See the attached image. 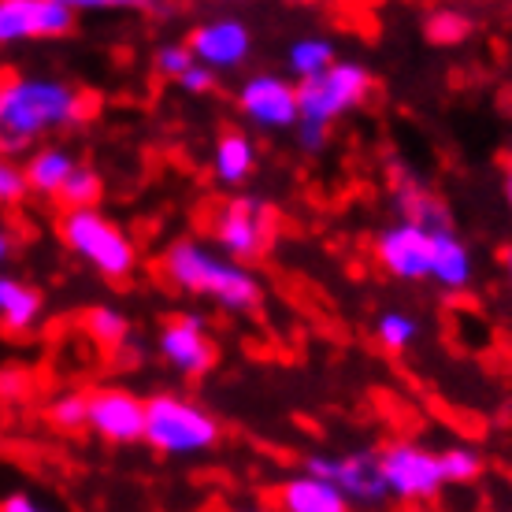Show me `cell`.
<instances>
[{
  "label": "cell",
  "mask_w": 512,
  "mask_h": 512,
  "mask_svg": "<svg viewBox=\"0 0 512 512\" xmlns=\"http://www.w3.org/2000/svg\"><path fill=\"white\" fill-rule=\"evenodd\" d=\"M90 112V97L67 82L0 75V149L4 153H19L52 130L78 127Z\"/></svg>",
  "instance_id": "cell-1"
},
{
  "label": "cell",
  "mask_w": 512,
  "mask_h": 512,
  "mask_svg": "<svg viewBox=\"0 0 512 512\" xmlns=\"http://www.w3.org/2000/svg\"><path fill=\"white\" fill-rule=\"evenodd\" d=\"M164 275L171 279V286H179L186 294L212 297L231 312L256 308V301H260V282H256L253 271L219 256L208 245L193 242V238H182L167 249Z\"/></svg>",
  "instance_id": "cell-2"
},
{
  "label": "cell",
  "mask_w": 512,
  "mask_h": 512,
  "mask_svg": "<svg viewBox=\"0 0 512 512\" xmlns=\"http://www.w3.org/2000/svg\"><path fill=\"white\" fill-rule=\"evenodd\" d=\"M167 457H193L219 442V423L201 405L179 394H156L145 401V438Z\"/></svg>",
  "instance_id": "cell-3"
},
{
  "label": "cell",
  "mask_w": 512,
  "mask_h": 512,
  "mask_svg": "<svg viewBox=\"0 0 512 512\" xmlns=\"http://www.w3.org/2000/svg\"><path fill=\"white\" fill-rule=\"evenodd\" d=\"M372 93V75L368 67L338 60V64L320 78H308L297 86V123L316 130H327L334 119H342L346 112H353L364 97Z\"/></svg>",
  "instance_id": "cell-4"
},
{
  "label": "cell",
  "mask_w": 512,
  "mask_h": 512,
  "mask_svg": "<svg viewBox=\"0 0 512 512\" xmlns=\"http://www.w3.org/2000/svg\"><path fill=\"white\" fill-rule=\"evenodd\" d=\"M60 234L90 268H97L108 279H123L134 271V242L97 208L67 212L64 223H60Z\"/></svg>",
  "instance_id": "cell-5"
},
{
  "label": "cell",
  "mask_w": 512,
  "mask_h": 512,
  "mask_svg": "<svg viewBox=\"0 0 512 512\" xmlns=\"http://www.w3.org/2000/svg\"><path fill=\"white\" fill-rule=\"evenodd\" d=\"M379 472H383L386 494L405 501H431L446 487L438 453L416 446V442H394L379 453Z\"/></svg>",
  "instance_id": "cell-6"
},
{
  "label": "cell",
  "mask_w": 512,
  "mask_h": 512,
  "mask_svg": "<svg viewBox=\"0 0 512 512\" xmlns=\"http://www.w3.org/2000/svg\"><path fill=\"white\" fill-rule=\"evenodd\" d=\"M305 475H316L323 483H334L342 490L346 501H360V505H379L386 494L383 472H379V453L372 449H357V453H342V457H308Z\"/></svg>",
  "instance_id": "cell-7"
},
{
  "label": "cell",
  "mask_w": 512,
  "mask_h": 512,
  "mask_svg": "<svg viewBox=\"0 0 512 512\" xmlns=\"http://www.w3.org/2000/svg\"><path fill=\"white\" fill-rule=\"evenodd\" d=\"M75 12L67 0H0V45L60 38L75 26Z\"/></svg>",
  "instance_id": "cell-8"
},
{
  "label": "cell",
  "mask_w": 512,
  "mask_h": 512,
  "mask_svg": "<svg viewBox=\"0 0 512 512\" xmlns=\"http://www.w3.org/2000/svg\"><path fill=\"white\" fill-rule=\"evenodd\" d=\"M375 260L383 264L386 275L405 282L431 279V231L416 223H394L375 238Z\"/></svg>",
  "instance_id": "cell-9"
},
{
  "label": "cell",
  "mask_w": 512,
  "mask_h": 512,
  "mask_svg": "<svg viewBox=\"0 0 512 512\" xmlns=\"http://www.w3.org/2000/svg\"><path fill=\"white\" fill-rule=\"evenodd\" d=\"M242 116L260 130H286L297 127V86H290L279 75H253L238 90Z\"/></svg>",
  "instance_id": "cell-10"
},
{
  "label": "cell",
  "mask_w": 512,
  "mask_h": 512,
  "mask_svg": "<svg viewBox=\"0 0 512 512\" xmlns=\"http://www.w3.org/2000/svg\"><path fill=\"white\" fill-rule=\"evenodd\" d=\"M271 212L253 197H234L219 208L216 216V242L231 256H256L268 242Z\"/></svg>",
  "instance_id": "cell-11"
},
{
  "label": "cell",
  "mask_w": 512,
  "mask_h": 512,
  "mask_svg": "<svg viewBox=\"0 0 512 512\" xmlns=\"http://www.w3.org/2000/svg\"><path fill=\"white\" fill-rule=\"evenodd\" d=\"M249 49H253V34H249V26H245L242 19H231V15L197 26V30H193V38H190L193 60H197L201 67H208L212 75H216V71H231V67L245 64Z\"/></svg>",
  "instance_id": "cell-12"
},
{
  "label": "cell",
  "mask_w": 512,
  "mask_h": 512,
  "mask_svg": "<svg viewBox=\"0 0 512 512\" xmlns=\"http://www.w3.org/2000/svg\"><path fill=\"white\" fill-rule=\"evenodd\" d=\"M160 357L182 375H205L212 364H216V346L205 334L197 316H182V320H171L160 331Z\"/></svg>",
  "instance_id": "cell-13"
},
{
  "label": "cell",
  "mask_w": 512,
  "mask_h": 512,
  "mask_svg": "<svg viewBox=\"0 0 512 512\" xmlns=\"http://www.w3.org/2000/svg\"><path fill=\"white\" fill-rule=\"evenodd\" d=\"M108 442H141L145 438V401L127 390H101L90 394V423Z\"/></svg>",
  "instance_id": "cell-14"
},
{
  "label": "cell",
  "mask_w": 512,
  "mask_h": 512,
  "mask_svg": "<svg viewBox=\"0 0 512 512\" xmlns=\"http://www.w3.org/2000/svg\"><path fill=\"white\" fill-rule=\"evenodd\" d=\"M282 512H349V501L334 483H323L316 475H294L279 487Z\"/></svg>",
  "instance_id": "cell-15"
},
{
  "label": "cell",
  "mask_w": 512,
  "mask_h": 512,
  "mask_svg": "<svg viewBox=\"0 0 512 512\" xmlns=\"http://www.w3.org/2000/svg\"><path fill=\"white\" fill-rule=\"evenodd\" d=\"M431 279L442 290H464L472 282V253L453 231L431 234Z\"/></svg>",
  "instance_id": "cell-16"
},
{
  "label": "cell",
  "mask_w": 512,
  "mask_h": 512,
  "mask_svg": "<svg viewBox=\"0 0 512 512\" xmlns=\"http://www.w3.org/2000/svg\"><path fill=\"white\" fill-rule=\"evenodd\" d=\"M75 156L67 153V149H38V153L26 160L23 167V179H26V190H38L45 197H60V190L67 186V179L75 175Z\"/></svg>",
  "instance_id": "cell-17"
},
{
  "label": "cell",
  "mask_w": 512,
  "mask_h": 512,
  "mask_svg": "<svg viewBox=\"0 0 512 512\" xmlns=\"http://www.w3.org/2000/svg\"><path fill=\"white\" fill-rule=\"evenodd\" d=\"M212 171L223 186H242L249 175L256 171V149L245 134H223L216 141V153H212Z\"/></svg>",
  "instance_id": "cell-18"
},
{
  "label": "cell",
  "mask_w": 512,
  "mask_h": 512,
  "mask_svg": "<svg viewBox=\"0 0 512 512\" xmlns=\"http://www.w3.org/2000/svg\"><path fill=\"white\" fill-rule=\"evenodd\" d=\"M41 316V294L34 286H26L23 279L0 275V323L8 331H26L34 327Z\"/></svg>",
  "instance_id": "cell-19"
},
{
  "label": "cell",
  "mask_w": 512,
  "mask_h": 512,
  "mask_svg": "<svg viewBox=\"0 0 512 512\" xmlns=\"http://www.w3.org/2000/svg\"><path fill=\"white\" fill-rule=\"evenodd\" d=\"M397 205L405 212V223H416V227H423V231H431V234L453 231V227H449L446 205H442L431 190H423L420 182H401V186H397Z\"/></svg>",
  "instance_id": "cell-20"
},
{
  "label": "cell",
  "mask_w": 512,
  "mask_h": 512,
  "mask_svg": "<svg viewBox=\"0 0 512 512\" xmlns=\"http://www.w3.org/2000/svg\"><path fill=\"white\" fill-rule=\"evenodd\" d=\"M334 64H338V56H334V41H327V38H301V41H294V45H290V56H286V67H290V75H297L301 82L327 75Z\"/></svg>",
  "instance_id": "cell-21"
},
{
  "label": "cell",
  "mask_w": 512,
  "mask_h": 512,
  "mask_svg": "<svg viewBox=\"0 0 512 512\" xmlns=\"http://www.w3.org/2000/svg\"><path fill=\"white\" fill-rule=\"evenodd\" d=\"M86 331H90L93 342H101L104 349H116L119 342H127L130 320L112 305H97L86 312Z\"/></svg>",
  "instance_id": "cell-22"
},
{
  "label": "cell",
  "mask_w": 512,
  "mask_h": 512,
  "mask_svg": "<svg viewBox=\"0 0 512 512\" xmlns=\"http://www.w3.org/2000/svg\"><path fill=\"white\" fill-rule=\"evenodd\" d=\"M104 193V182L93 167H75V175L67 179V186L60 190L56 201H64L67 212H82V208H97Z\"/></svg>",
  "instance_id": "cell-23"
},
{
  "label": "cell",
  "mask_w": 512,
  "mask_h": 512,
  "mask_svg": "<svg viewBox=\"0 0 512 512\" xmlns=\"http://www.w3.org/2000/svg\"><path fill=\"white\" fill-rule=\"evenodd\" d=\"M416 334H420V323L412 320L409 312H397V308L394 312H383L379 323H375V338L390 353H405L416 342Z\"/></svg>",
  "instance_id": "cell-24"
},
{
  "label": "cell",
  "mask_w": 512,
  "mask_h": 512,
  "mask_svg": "<svg viewBox=\"0 0 512 512\" xmlns=\"http://www.w3.org/2000/svg\"><path fill=\"white\" fill-rule=\"evenodd\" d=\"M438 468L446 483H475L483 475V457L472 446H449L438 453Z\"/></svg>",
  "instance_id": "cell-25"
},
{
  "label": "cell",
  "mask_w": 512,
  "mask_h": 512,
  "mask_svg": "<svg viewBox=\"0 0 512 512\" xmlns=\"http://www.w3.org/2000/svg\"><path fill=\"white\" fill-rule=\"evenodd\" d=\"M49 416H52L56 427H64V431H78V427H86V423H90V397L86 394H60L56 401H52Z\"/></svg>",
  "instance_id": "cell-26"
},
{
  "label": "cell",
  "mask_w": 512,
  "mask_h": 512,
  "mask_svg": "<svg viewBox=\"0 0 512 512\" xmlns=\"http://www.w3.org/2000/svg\"><path fill=\"white\" fill-rule=\"evenodd\" d=\"M193 64L197 60H193L190 45H160L156 49V71L164 78H182Z\"/></svg>",
  "instance_id": "cell-27"
},
{
  "label": "cell",
  "mask_w": 512,
  "mask_h": 512,
  "mask_svg": "<svg viewBox=\"0 0 512 512\" xmlns=\"http://www.w3.org/2000/svg\"><path fill=\"white\" fill-rule=\"evenodd\" d=\"M26 197L23 167H15L8 156H0V205H15Z\"/></svg>",
  "instance_id": "cell-28"
},
{
  "label": "cell",
  "mask_w": 512,
  "mask_h": 512,
  "mask_svg": "<svg viewBox=\"0 0 512 512\" xmlns=\"http://www.w3.org/2000/svg\"><path fill=\"white\" fill-rule=\"evenodd\" d=\"M179 82H182V90H186V93H208L212 86H216V75H212L208 67L193 64L190 71H186V75L179 78Z\"/></svg>",
  "instance_id": "cell-29"
},
{
  "label": "cell",
  "mask_w": 512,
  "mask_h": 512,
  "mask_svg": "<svg viewBox=\"0 0 512 512\" xmlns=\"http://www.w3.org/2000/svg\"><path fill=\"white\" fill-rule=\"evenodd\" d=\"M0 512H49V509L38 505V501L30 498V494H23V490H15V494H8V498L0 501Z\"/></svg>",
  "instance_id": "cell-30"
},
{
  "label": "cell",
  "mask_w": 512,
  "mask_h": 512,
  "mask_svg": "<svg viewBox=\"0 0 512 512\" xmlns=\"http://www.w3.org/2000/svg\"><path fill=\"white\" fill-rule=\"evenodd\" d=\"M8 253H12V238H8V234L0 231V264L8 260Z\"/></svg>",
  "instance_id": "cell-31"
},
{
  "label": "cell",
  "mask_w": 512,
  "mask_h": 512,
  "mask_svg": "<svg viewBox=\"0 0 512 512\" xmlns=\"http://www.w3.org/2000/svg\"><path fill=\"white\" fill-rule=\"evenodd\" d=\"M505 197H509V205H512V164H509V175H505Z\"/></svg>",
  "instance_id": "cell-32"
},
{
  "label": "cell",
  "mask_w": 512,
  "mask_h": 512,
  "mask_svg": "<svg viewBox=\"0 0 512 512\" xmlns=\"http://www.w3.org/2000/svg\"><path fill=\"white\" fill-rule=\"evenodd\" d=\"M242 512H268V509H242Z\"/></svg>",
  "instance_id": "cell-33"
},
{
  "label": "cell",
  "mask_w": 512,
  "mask_h": 512,
  "mask_svg": "<svg viewBox=\"0 0 512 512\" xmlns=\"http://www.w3.org/2000/svg\"><path fill=\"white\" fill-rule=\"evenodd\" d=\"M509 279H512V253H509Z\"/></svg>",
  "instance_id": "cell-34"
}]
</instances>
